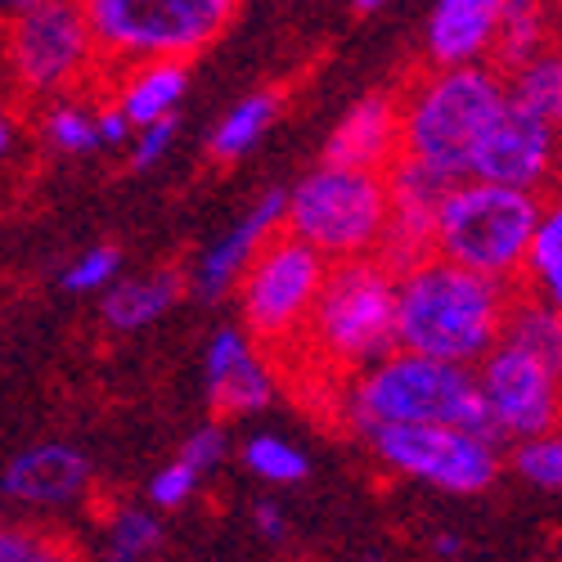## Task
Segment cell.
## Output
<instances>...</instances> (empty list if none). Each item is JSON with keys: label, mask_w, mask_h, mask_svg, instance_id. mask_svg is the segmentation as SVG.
<instances>
[{"label": "cell", "mask_w": 562, "mask_h": 562, "mask_svg": "<svg viewBox=\"0 0 562 562\" xmlns=\"http://www.w3.org/2000/svg\"><path fill=\"white\" fill-rule=\"evenodd\" d=\"M41 139H45V149H55L64 158H86V154H95L104 149L100 145V109H86L77 95H64V100H50V104H41Z\"/></svg>", "instance_id": "cell-23"}, {"label": "cell", "mask_w": 562, "mask_h": 562, "mask_svg": "<svg viewBox=\"0 0 562 562\" xmlns=\"http://www.w3.org/2000/svg\"><path fill=\"white\" fill-rule=\"evenodd\" d=\"M284 221H289V190L261 194V199L248 207V216H244L239 225L225 229L212 248H203V257L194 261V274H190V289H194L203 302L229 297L234 289H239L244 270L252 266V257L274 239L279 229H284Z\"/></svg>", "instance_id": "cell-16"}, {"label": "cell", "mask_w": 562, "mask_h": 562, "mask_svg": "<svg viewBox=\"0 0 562 562\" xmlns=\"http://www.w3.org/2000/svg\"><path fill=\"white\" fill-rule=\"evenodd\" d=\"M508 95L518 100L527 113L544 117L549 126L562 131V50L544 45L540 55L522 59L518 68H508Z\"/></svg>", "instance_id": "cell-22"}, {"label": "cell", "mask_w": 562, "mask_h": 562, "mask_svg": "<svg viewBox=\"0 0 562 562\" xmlns=\"http://www.w3.org/2000/svg\"><path fill=\"white\" fill-rule=\"evenodd\" d=\"M504 342H518V347H527L540 360L562 369V311L553 302L518 289L513 311H508V324H504Z\"/></svg>", "instance_id": "cell-24"}, {"label": "cell", "mask_w": 562, "mask_h": 562, "mask_svg": "<svg viewBox=\"0 0 562 562\" xmlns=\"http://www.w3.org/2000/svg\"><path fill=\"white\" fill-rule=\"evenodd\" d=\"M68 544H59L55 531H45L36 522H10L0 531V558L5 562H45V558H64Z\"/></svg>", "instance_id": "cell-32"}, {"label": "cell", "mask_w": 562, "mask_h": 562, "mask_svg": "<svg viewBox=\"0 0 562 562\" xmlns=\"http://www.w3.org/2000/svg\"><path fill=\"white\" fill-rule=\"evenodd\" d=\"M270 347L248 324H221L203 347V396L216 418H248L279 396Z\"/></svg>", "instance_id": "cell-12"}, {"label": "cell", "mask_w": 562, "mask_h": 562, "mask_svg": "<svg viewBox=\"0 0 562 562\" xmlns=\"http://www.w3.org/2000/svg\"><path fill=\"white\" fill-rule=\"evenodd\" d=\"M459 544H454V536H441V544H437V553H454Z\"/></svg>", "instance_id": "cell-39"}, {"label": "cell", "mask_w": 562, "mask_h": 562, "mask_svg": "<svg viewBox=\"0 0 562 562\" xmlns=\"http://www.w3.org/2000/svg\"><path fill=\"white\" fill-rule=\"evenodd\" d=\"M401 154H405V117H401V95H392V90H373V95L356 100L338 117L329 139H324V158L347 167L387 171Z\"/></svg>", "instance_id": "cell-17"}, {"label": "cell", "mask_w": 562, "mask_h": 562, "mask_svg": "<svg viewBox=\"0 0 562 562\" xmlns=\"http://www.w3.org/2000/svg\"><path fill=\"white\" fill-rule=\"evenodd\" d=\"M239 463L248 468L257 482H266V486H297V482H306V473H311V459H306L293 441L274 437V432L248 437V441L239 446Z\"/></svg>", "instance_id": "cell-28"}, {"label": "cell", "mask_w": 562, "mask_h": 562, "mask_svg": "<svg viewBox=\"0 0 562 562\" xmlns=\"http://www.w3.org/2000/svg\"><path fill=\"white\" fill-rule=\"evenodd\" d=\"M284 113V90H252L239 104H229V113L216 122L212 139H207V158L229 167V162H244L261 135L274 126V117Z\"/></svg>", "instance_id": "cell-21"}, {"label": "cell", "mask_w": 562, "mask_h": 562, "mask_svg": "<svg viewBox=\"0 0 562 562\" xmlns=\"http://www.w3.org/2000/svg\"><path fill=\"white\" fill-rule=\"evenodd\" d=\"M109 72L145 59H199L225 36L239 0H81Z\"/></svg>", "instance_id": "cell-7"}, {"label": "cell", "mask_w": 562, "mask_h": 562, "mask_svg": "<svg viewBox=\"0 0 562 562\" xmlns=\"http://www.w3.org/2000/svg\"><path fill=\"white\" fill-rule=\"evenodd\" d=\"M167 544V527H162V508H145V504H122L104 518V553L122 558V562H139L154 558Z\"/></svg>", "instance_id": "cell-26"}, {"label": "cell", "mask_w": 562, "mask_h": 562, "mask_svg": "<svg viewBox=\"0 0 562 562\" xmlns=\"http://www.w3.org/2000/svg\"><path fill=\"white\" fill-rule=\"evenodd\" d=\"M180 454L190 459V463H199L203 473L221 468L225 454H229V432H225V424L216 418V424H203L199 432H190V437H184V446H180Z\"/></svg>", "instance_id": "cell-34"}, {"label": "cell", "mask_w": 562, "mask_h": 562, "mask_svg": "<svg viewBox=\"0 0 562 562\" xmlns=\"http://www.w3.org/2000/svg\"><path fill=\"white\" fill-rule=\"evenodd\" d=\"M329 266L334 261L319 248H311L289 229H279L244 270L239 289H234V306H239V319L279 360L302 342L315 297L324 289V279H329Z\"/></svg>", "instance_id": "cell-10"}, {"label": "cell", "mask_w": 562, "mask_h": 562, "mask_svg": "<svg viewBox=\"0 0 562 562\" xmlns=\"http://www.w3.org/2000/svg\"><path fill=\"white\" fill-rule=\"evenodd\" d=\"M396 279L401 270H392L383 257L334 261L306 334L284 360H306L324 392H334L342 379L396 351Z\"/></svg>", "instance_id": "cell-3"}, {"label": "cell", "mask_w": 562, "mask_h": 562, "mask_svg": "<svg viewBox=\"0 0 562 562\" xmlns=\"http://www.w3.org/2000/svg\"><path fill=\"white\" fill-rule=\"evenodd\" d=\"M522 289L562 311V190L544 199V216H540L536 244H531V257H527Z\"/></svg>", "instance_id": "cell-25"}, {"label": "cell", "mask_w": 562, "mask_h": 562, "mask_svg": "<svg viewBox=\"0 0 562 562\" xmlns=\"http://www.w3.org/2000/svg\"><path fill=\"white\" fill-rule=\"evenodd\" d=\"M203 468L199 463H190L184 454H176L171 463H162L158 473L149 477V504H158L162 513H176V508H184L194 495H199V486H203Z\"/></svg>", "instance_id": "cell-31"}, {"label": "cell", "mask_w": 562, "mask_h": 562, "mask_svg": "<svg viewBox=\"0 0 562 562\" xmlns=\"http://www.w3.org/2000/svg\"><path fill=\"white\" fill-rule=\"evenodd\" d=\"M387 184H392V225L383 239V261L392 270H405L414 261H424L428 252H437V221H441V203L454 190V176L418 162L409 154H401L387 167Z\"/></svg>", "instance_id": "cell-14"}, {"label": "cell", "mask_w": 562, "mask_h": 562, "mask_svg": "<svg viewBox=\"0 0 562 562\" xmlns=\"http://www.w3.org/2000/svg\"><path fill=\"white\" fill-rule=\"evenodd\" d=\"M477 383L491 424L508 446L562 424V369L518 342L499 338V347L477 364Z\"/></svg>", "instance_id": "cell-11"}, {"label": "cell", "mask_w": 562, "mask_h": 562, "mask_svg": "<svg viewBox=\"0 0 562 562\" xmlns=\"http://www.w3.org/2000/svg\"><path fill=\"white\" fill-rule=\"evenodd\" d=\"M176 117H162V122H149V126H139L135 139H131V149H126V167L131 171H154L167 149H171V139H176Z\"/></svg>", "instance_id": "cell-33"}, {"label": "cell", "mask_w": 562, "mask_h": 562, "mask_svg": "<svg viewBox=\"0 0 562 562\" xmlns=\"http://www.w3.org/2000/svg\"><path fill=\"white\" fill-rule=\"evenodd\" d=\"M504 5L508 0H432L428 32H424L428 64L454 68V64L495 59Z\"/></svg>", "instance_id": "cell-18"}, {"label": "cell", "mask_w": 562, "mask_h": 562, "mask_svg": "<svg viewBox=\"0 0 562 562\" xmlns=\"http://www.w3.org/2000/svg\"><path fill=\"white\" fill-rule=\"evenodd\" d=\"M540 216H544V194L468 176L441 203L437 252L522 289Z\"/></svg>", "instance_id": "cell-5"}, {"label": "cell", "mask_w": 562, "mask_h": 562, "mask_svg": "<svg viewBox=\"0 0 562 562\" xmlns=\"http://www.w3.org/2000/svg\"><path fill=\"white\" fill-rule=\"evenodd\" d=\"M5 5V14H19V10H27V5H41V0H0Z\"/></svg>", "instance_id": "cell-38"}, {"label": "cell", "mask_w": 562, "mask_h": 562, "mask_svg": "<svg viewBox=\"0 0 562 562\" xmlns=\"http://www.w3.org/2000/svg\"><path fill=\"white\" fill-rule=\"evenodd\" d=\"M513 297H518V284H508V279L428 252L396 279L401 347L459 364H482L504 338Z\"/></svg>", "instance_id": "cell-1"}, {"label": "cell", "mask_w": 562, "mask_h": 562, "mask_svg": "<svg viewBox=\"0 0 562 562\" xmlns=\"http://www.w3.org/2000/svg\"><path fill=\"white\" fill-rule=\"evenodd\" d=\"M131 139H135V122L113 100H104L100 104V145L104 149H131Z\"/></svg>", "instance_id": "cell-36"}, {"label": "cell", "mask_w": 562, "mask_h": 562, "mask_svg": "<svg viewBox=\"0 0 562 562\" xmlns=\"http://www.w3.org/2000/svg\"><path fill=\"white\" fill-rule=\"evenodd\" d=\"M392 225V184L379 167H347L319 158L293 190L284 229L319 248L329 261L379 257Z\"/></svg>", "instance_id": "cell-6"}, {"label": "cell", "mask_w": 562, "mask_h": 562, "mask_svg": "<svg viewBox=\"0 0 562 562\" xmlns=\"http://www.w3.org/2000/svg\"><path fill=\"white\" fill-rule=\"evenodd\" d=\"M90 482H95V468H90V459L77 446L41 441V446L19 450L5 463L0 491H5L10 504L27 508V513H59V508H72L77 499H86Z\"/></svg>", "instance_id": "cell-15"}, {"label": "cell", "mask_w": 562, "mask_h": 562, "mask_svg": "<svg viewBox=\"0 0 562 562\" xmlns=\"http://www.w3.org/2000/svg\"><path fill=\"white\" fill-rule=\"evenodd\" d=\"M369 454L392 477L424 482L446 495H482L504 473V446L495 432L463 424H383L360 432Z\"/></svg>", "instance_id": "cell-9"}, {"label": "cell", "mask_w": 562, "mask_h": 562, "mask_svg": "<svg viewBox=\"0 0 562 562\" xmlns=\"http://www.w3.org/2000/svg\"><path fill=\"white\" fill-rule=\"evenodd\" d=\"M549 45V10L544 0H508L504 5V23H499V41H495V64L508 72L522 59L540 55Z\"/></svg>", "instance_id": "cell-27"}, {"label": "cell", "mask_w": 562, "mask_h": 562, "mask_svg": "<svg viewBox=\"0 0 562 562\" xmlns=\"http://www.w3.org/2000/svg\"><path fill=\"white\" fill-rule=\"evenodd\" d=\"M508 468L518 473L522 482L540 486V491H562V424L536 437L513 441L508 450Z\"/></svg>", "instance_id": "cell-29"}, {"label": "cell", "mask_w": 562, "mask_h": 562, "mask_svg": "<svg viewBox=\"0 0 562 562\" xmlns=\"http://www.w3.org/2000/svg\"><path fill=\"white\" fill-rule=\"evenodd\" d=\"M252 531H257L266 544H289V536H293L289 513L279 508L274 499H261V504L252 508Z\"/></svg>", "instance_id": "cell-35"}, {"label": "cell", "mask_w": 562, "mask_h": 562, "mask_svg": "<svg viewBox=\"0 0 562 562\" xmlns=\"http://www.w3.org/2000/svg\"><path fill=\"white\" fill-rule=\"evenodd\" d=\"M383 5H387V0H351V10H356V14H379Z\"/></svg>", "instance_id": "cell-37"}, {"label": "cell", "mask_w": 562, "mask_h": 562, "mask_svg": "<svg viewBox=\"0 0 562 562\" xmlns=\"http://www.w3.org/2000/svg\"><path fill=\"white\" fill-rule=\"evenodd\" d=\"M468 176L544 194L549 184L562 176V131L549 126L544 117L527 113L518 100L508 95V109L499 113V122L482 139V149H477L473 171Z\"/></svg>", "instance_id": "cell-13"}, {"label": "cell", "mask_w": 562, "mask_h": 562, "mask_svg": "<svg viewBox=\"0 0 562 562\" xmlns=\"http://www.w3.org/2000/svg\"><path fill=\"white\" fill-rule=\"evenodd\" d=\"M117 279H122V252H117L113 244H95V248L77 252V257L59 270V289L86 297V293H109Z\"/></svg>", "instance_id": "cell-30"}, {"label": "cell", "mask_w": 562, "mask_h": 562, "mask_svg": "<svg viewBox=\"0 0 562 562\" xmlns=\"http://www.w3.org/2000/svg\"><path fill=\"white\" fill-rule=\"evenodd\" d=\"M508 109V77L495 64H454L424 72L401 95L405 154L454 180H468L482 139Z\"/></svg>", "instance_id": "cell-4"}, {"label": "cell", "mask_w": 562, "mask_h": 562, "mask_svg": "<svg viewBox=\"0 0 562 562\" xmlns=\"http://www.w3.org/2000/svg\"><path fill=\"white\" fill-rule=\"evenodd\" d=\"M334 414L356 437L383 424H463V428L495 432L482 401L477 364L424 356L409 347H396L369 369L342 379L334 387Z\"/></svg>", "instance_id": "cell-2"}, {"label": "cell", "mask_w": 562, "mask_h": 562, "mask_svg": "<svg viewBox=\"0 0 562 562\" xmlns=\"http://www.w3.org/2000/svg\"><path fill=\"white\" fill-rule=\"evenodd\" d=\"M184 90H190V59H145L117 72L113 81V104L139 126L176 117Z\"/></svg>", "instance_id": "cell-20"}, {"label": "cell", "mask_w": 562, "mask_h": 562, "mask_svg": "<svg viewBox=\"0 0 562 562\" xmlns=\"http://www.w3.org/2000/svg\"><path fill=\"white\" fill-rule=\"evenodd\" d=\"M190 289L176 266H158V270H145V274H131V279H117V284L100 297V319L109 334H139L158 324L180 297Z\"/></svg>", "instance_id": "cell-19"}, {"label": "cell", "mask_w": 562, "mask_h": 562, "mask_svg": "<svg viewBox=\"0 0 562 562\" xmlns=\"http://www.w3.org/2000/svg\"><path fill=\"white\" fill-rule=\"evenodd\" d=\"M5 59L19 95L36 104L77 95L95 72H109L81 0H41V5L10 14Z\"/></svg>", "instance_id": "cell-8"}]
</instances>
